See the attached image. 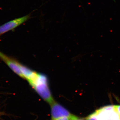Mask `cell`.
<instances>
[{"mask_svg":"<svg viewBox=\"0 0 120 120\" xmlns=\"http://www.w3.org/2000/svg\"><path fill=\"white\" fill-rule=\"evenodd\" d=\"M86 120H98L97 117L94 112L88 116L87 118L86 119Z\"/></svg>","mask_w":120,"mask_h":120,"instance_id":"cell-9","label":"cell"},{"mask_svg":"<svg viewBox=\"0 0 120 120\" xmlns=\"http://www.w3.org/2000/svg\"><path fill=\"white\" fill-rule=\"evenodd\" d=\"M79 117L76 116H74L72 117H61L58 118V119H56L54 120H76Z\"/></svg>","mask_w":120,"mask_h":120,"instance_id":"cell-7","label":"cell"},{"mask_svg":"<svg viewBox=\"0 0 120 120\" xmlns=\"http://www.w3.org/2000/svg\"><path fill=\"white\" fill-rule=\"evenodd\" d=\"M114 109L120 117V105H113Z\"/></svg>","mask_w":120,"mask_h":120,"instance_id":"cell-8","label":"cell"},{"mask_svg":"<svg viewBox=\"0 0 120 120\" xmlns=\"http://www.w3.org/2000/svg\"><path fill=\"white\" fill-rule=\"evenodd\" d=\"M83 120V119H80V118H77V119H76V120Z\"/></svg>","mask_w":120,"mask_h":120,"instance_id":"cell-10","label":"cell"},{"mask_svg":"<svg viewBox=\"0 0 120 120\" xmlns=\"http://www.w3.org/2000/svg\"><path fill=\"white\" fill-rule=\"evenodd\" d=\"M94 113L98 120H120V117L114 109L113 106L102 107Z\"/></svg>","mask_w":120,"mask_h":120,"instance_id":"cell-2","label":"cell"},{"mask_svg":"<svg viewBox=\"0 0 120 120\" xmlns=\"http://www.w3.org/2000/svg\"><path fill=\"white\" fill-rule=\"evenodd\" d=\"M31 18V14L9 21L0 26V35L14 30Z\"/></svg>","mask_w":120,"mask_h":120,"instance_id":"cell-3","label":"cell"},{"mask_svg":"<svg viewBox=\"0 0 120 120\" xmlns=\"http://www.w3.org/2000/svg\"><path fill=\"white\" fill-rule=\"evenodd\" d=\"M0 58L4 61V62H5V64L15 73L19 76L20 77L23 79V76L20 71L19 62L13 59H11L0 52Z\"/></svg>","mask_w":120,"mask_h":120,"instance_id":"cell-5","label":"cell"},{"mask_svg":"<svg viewBox=\"0 0 120 120\" xmlns=\"http://www.w3.org/2000/svg\"><path fill=\"white\" fill-rule=\"evenodd\" d=\"M28 82L40 97L50 105L55 101L50 90L46 76L37 73L34 79Z\"/></svg>","mask_w":120,"mask_h":120,"instance_id":"cell-1","label":"cell"},{"mask_svg":"<svg viewBox=\"0 0 120 120\" xmlns=\"http://www.w3.org/2000/svg\"><path fill=\"white\" fill-rule=\"evenodd\" d=\"M19 65L23 79H26L28 82L34 79L37 75V73L34 71L19 63Z\"/></svg>","mask_w":120,"mask_h":120,"instance_id":"cell-6","label":"cell"},{"mask_svg":"<svg viewBox=\"0 0 120 120\" xmlns=\"http://www.w3.org/2000/svg\"><path fill=\"white\" fill-rule=\"evenodd\" d=\"M50 105L52 120L65 117H72L75 116L72 114L64 107L55 101Z\"/></svg>","mask_w":120,"mask_h":120,"instance_id":"cell-4","label":"cell"}]
</instances>
